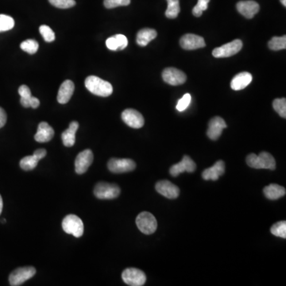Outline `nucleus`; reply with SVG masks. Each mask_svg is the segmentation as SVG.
Instances as JSON below:
<instances>
[{"instance_id": "obj_39", "label": "nucleus", "mask_w": 286, "mask_h": 286, "mask_svg": "<svg viewBox=\"0 0 286 286\" xmlns=\"http://www.w3.org/2000/svg\"><path fill=\"white\" fill-rule=\"evenodd\" d=\"M116 38L118 43V50H122L127 47L128 45V40L127 37L123 34H116Z\"/></svg>"}, {"instance_id": "obj_9", "label": "nucleus", "mask_w": 286, "mask_h": 286, "mask_svg": "<svg viewBox=\"0 0 286 286\" xmlns=\"http://www.w3.org/2000/svg\"><path fill=\"white\" fill-rule=\"evenodd\" d=\"M109 170L114 173H127L136 168L135 162L128 158H112L107 163Z\"/></svg>"}, {"instance_id": "obj_7", "label": "nucleus", "mask_w": 286, "mask_h": 286, "mask_svg": "<svg viewBox=\"0 0 286 286\" xmlns=\"http://www.w3.org/2000/svg\"><path fill=\"white\" fill-rule=\"evenodd\" d=\"M243 48V42L239 39H236L232 42L219 46L212 51L213 57L217 58H224L232 57L237 54Z\"/></svg>"}, {"instance_id": "obj_29", "label": "nucleus", "mask_w": 286, "mask_h": 286, "mask_svg": "<svg viewBox=\"0 0 286 286\" xmlns=\"http://www.w3.org/2000/svg\"><path fill=\"white\" fill-rule=\"evenodd\" d=\"M270 232L273 236H278L280 238H286V222L280 221L274 223L271 227Z\"/></svg>"}, {"instance_id": "obj_15", "label": "nucleus", "mask_w": 286, "mask_h": 286, "mask_svg": "<svg viewBox=\"0 0 286 286\" xmlns=\"http://www.w3.org/2000/svg\"><path fill=\"white\" fill-rule=\"evenodd\" d=\"M197 168V166L190 157L188 155L184 156L182 162H180L177 164L173 165L169 169V173L173 177H177L181 173L188 172V173H193Z\"/></svg>"}, {"instance_id": "obj_12", "label": "nucleus", "mask_w": 286, "mask_h": 286, "mask_svg": "<svg viewBox=\"0 0 286 286\" xmlns=\"http://www.w3.org/2000/svg\"><path fill=\"white\" fill-rule=\"evenodd\" d=\"M180 45L184 50H193L205 47L206 43L203 37H201L199 35L187 34L184 35L180 40Z\"/></svg>"}, {"instance_id": "obj_10", "label": "nucleus", "mask_w": 286, "mask_h": 286, "mask_svg": "<svg viewBox=\"0 0 286 286\" xmlns=\"http://www.w3.org/2000/svg\"><path fill=\"white\" fill-rule=\"evenodd\" d=\"M122 119L129 127L139 129L144 126L145 120L142 114L135 109H126L122 113Z\"/></svg>"}, {"instance_id": "obj_25", "label": "nucleus", "mask_w": 286, "mask_h": 286, "mask_svg": "<svg viewBox=\"0 0 286 286\" xmlns=\"http://www.w3.org/2000/svg\"><path fill=\"white\" fill-rule=\"evenodd\" d=\"M168 7L166 9V16L168 18H176L181 11L179 0H166Z\"/></svg>"}, {"instance_id": "obj_2", "label": "nucleus", "mask_w": 286, "mask_h": 286, "mask_svg": "<svg viewBox=\"0 0 286 286\" xmlns=\"http://www.w3.org/2000/svg\"><path fill=\"white\" fill-rule=\"evenodd\" d=\"M247 163L250 167L253 168H266L273 170L276 168L274 157L267 152H262L259 155L255 153H250L247 157Z\"/></svg>"}, {"instance_id": "obj_19", "label": "nucleus", "mask_w": 286, "mask_h": 286, "mask_svg": "<svg viewBox=\"0 0 286 286\" xmlns=\"http://www.w3.org/2000/svg\"><path fill=\"white\" fill-rule=\"evenodd\" d=\"M74 83L70 80L64 81L60 87L58 94H57V101L61 104H66L70 101L73 92H74Z\"/></svg>"}, {"instance_id": "obj_16", "label": "nucleus", "mask_w": 286, "mask_h": 286, "mask_svg": "<svg viewBox=\"0 0 286 286\" xmlns=\"http://www.w3.org/2000/svg\"><path fill=\"white\" fill-rule=\"evenodd\" d=\"M225 128H227L225 121L219 116H216L208 123L207 135L210 139L217 140L220 137L221 134Z\"/></svg>"}, {"instance_id": "obj_21", "label": "nucleus", "mask_w": 286, "mask_h": 286, "mask_svg": "<svg viewBox=\"0 0 286 286\" xmlns=\"http://www.w3.org/2000/svg\"><path fill=\"white\" fill-rule=\"evenodd\" d=\"M252 75L250 72H240L232 79L231 87L235 91H240L249 85L250 84L252 83Z\"/></svg>"}, {"instance_id": "obj_36", "label": "nucleus", "mask_w": 286, "mask_h": 286, "mask_svg": "<svg viewBox=\"0 0 286 286\" xmlns=\"http://www.w3.org/2000/svg\"><path fill=\"white\" fill-rule=\"evenodd\" d=\"M131 0H104L103 4L107 9L116 8L120 6H128Z\"/></svg>"}, {"instance_id": "obj_37", "label": "nucleus", "mask_w": 286, "mask_h": 286, "mask_svg": "<svg viewBox=\"0 0 286 286\" xmlns=\"http://www.w3.org/2000/svg\"><path fill=\"white\" fill-rule=\"evenodd\" d=\"M191 101H192V97H191L190 94L187 93V94L184 95L183 97L179 100L178 103H177V107H176L177 111L180 112L185 111L190 104Z\"/></svg>"}, {"instance_id": "obj_8", "label": "nucleus", "mask_w": 286, "mask_h": 286, "mask_svg": "<svg viewBox=\"0 0 286 286\" xmlns=\"http://www.w3.org/2000/svg\"><path fill=\"white\" fill-rule=\"evenodd\" d=\"M123 282L128 286H144L147 281V276L142 270L136 268H128L125 269L122 273Z\"/></svg>"}, {"instance_id": "obj_4", "label": "nucleus", "mask_w": 286, "mask_h": 286, "mask_svg": "<svg viewBox=\"0 0 286 286\" xmlns=\"http://www.w3.org/2000/svg\"><path fill=\"white\" fill-rule=\"evenodd\" d=\"M136 224L143 234L151 235L156 232L157 222L153 215L150 212H141L136 218Z\"/></svg>"}, {"instance_id": "obj_14", "label": "nucleus", "mask_w": 286, "mask_h": 286, "mask_svg": "<svg viewBox=\"0 0 286 286\" xmlns=\"http://www.w3.org/2000/svg\"><path fill=\"white\" fill-rule=\"evenodd\" d=\"M155 188L158 193L164 196L168 199H176L180 194L179 188L167 180L157 182L156 184Z\"/></svg>"}, {"instance_id": "obj_30", "label": "nucleus", "mask_w": 286, "mask_h": 286, "mask_svg": "<svg viewBox=\"0 0 286 286\" xmlns=\"http://www.w3.org/2000/svg\"><path fill=\"white\" fill-rule=\"evenodd\" d=\"M15 26V20L11 16L0 15V32L10 31Z\"/></svg>"}, {"instance_id": "obj_31", "label": "nucleus", "mask_w": 286, "mask_h": 286, "mask_svg": "<svg viewBox=\"0 0 286 286\" xmlns=\"http://www.w3.org/2000/svg\"><path fill=\"white\" fill-rule=\"evenodd\" d=\"M20 47L25 52H28L30 54H34L37 52L39 45L35 40L27 39L21 43Z\"/></svg>"}, {"instance_id": "obj_11", "label": "nucleus", "mask_w": 286, "mask_h": 286, "mask_svg": "<svg viewBox=\"0 0 286 286\" xmlns=\"http://www.w3.org/2000/svg\"><path fill=\"white\" fill-rule=\"evenodd\" d=\"M162 78L166 83L177 86L185 83L187 77L181 70L175 68H167L162 72Z\"/></svg>"}, {"instance_id": "obj_13", "label": "nucleus", "mask_w": 286, "mask_h": 286, "mask_svg": "<svg viewBox=\"0 0 286 286\" xmlns=\"http://www.w3.org/2000/svg\"><path fill=\"white\" fill-rule=\"evenodd\" d=\"M93 162V153L91 150H85L79 153L75 162V168L78 174H83L88 169Z\"/></svg>"}, {"instance_id": "obj_22", "label": "nucleus", "mask_w": 286, "mask_h": 286, "mask_svg": "<svg viewBox=\"0 0 286 286\" xmlns=\"http://www.w3.org/2000/svg\"><path fill=\"white\" fill-rule=\"evenodd\" d=\"M79 128V123L76 121L71 122L69 127L61 135L63 144L66 147H72L76 142V133Z\"/></svg>"}, {"instance_id": "obj_40", "label": "nucleus", "mask_w": 286, "mask_h": 286, "mask_svg": "<svg viewBox=\"0 0 286 286\" xmlns=\"http://www.w3.org/2000/svg\"><path fill=\"white\" fill-rule=\"evenodd\" d=\"M7 120V114L2 107H0V128L4 127Z\"/></svg>"}, {"instance_id": "obj_26", "label": "nucleus", "mask_w": 286, "mask_h": 286, "mask_svg": "<svg viewBox=\"0 0 286 286\" xmlns=\"http://www.w3.org/2000/svg\"><path fill=\"white\" fill-rule=\"evenodd\" d=\"M38 161L39 160L37 159L35 156H26L20 161V166L23 170H32L34 168H36Z\"/></svg>"}, {"instance_id": "obj_1", "label": "nucleus", "mask_w": 286, "mask_h": 286, "mask_svg": "<svg viewBox=\"0 0 286 286\" xmlns=\"http://www.w3.org/2000/svg\"><path fill=\"white\" fill-rule=\"evenodd\" d=\"M84 84L87 89L96 96L107 97L111 96L113 92V87L109 82L103 81L96 76L87 77Z\"/></svg>"}, {"instance_id": "obj_17", "label": "nucleus", "mask_w": 286, "mask_h": 286, "mask_svg": "<svg viewBox=\"0 0 286 286\" xmlns=\"http://www.w3.org/2000/svg\"><path fill=\"white\" fill-rule=\"evenodd\" d=\"M238 12L247 18H253L255 15L259 11V4L253 0H247L240 1L236 5Z\"/></svg>"}, {"instance_id": "obj_41", "label": "nucleus", "mask_w": 286, "mask_h": 286, "mask_svg": "<svg viewBox=\"0 0 286 286\" xmlns=\"http://www.w3.org/2000/svg\"><path fill=\"white\" fill-rule=\"evenodd\" d=\"M46 154H47V152H46L45 149H38L37 151H34L33 155L37 157V159L40 161V160L42 159V158L46 157Z\"/></svg>"}, {"instance_id": "obj_18", "label": "nucleus", "mask_w": 286, "mask_h": 286, "mask_svg": "<svg viewBox=\"0 0 286 286\" xmlns=\"http://www.w3.org/2000/svg\"><path fill=\"white\" fill-rule=\"evenodd\" d=\"M224 173H225V164L220 160L216 162L214 166L206 168L202 173V177L205 181H209V180L217 181L220 176L224 174Z\"/></svg>"}, {"instance_id": "obj_27", "label": "nucleus", "mask_w": 286, "mask_h": 286, "mask_svg": "<svg viewBox=\"0 0 286 286\" xmlns=\"http://www.w3.org/2000/svg\"><path fill=\"white\" fill-rule=\"evenodd\" d=\"M18 93L21 96V104L24 107H31L30 102H31L32 95H31V89L30 87L26 85L20 86L18 88Z\"/></svg>"}, {"instance_id": "obj_35", "label": "nucleus", "mask_w": 286, "mask_h": 286, "mask_svg": "<svg viewBox=\"0 0 286 286\" xmlns=\"http://www.w3.org/2000/svg\"><path fill=\"white\" fill-rule=\"evenodd\" d=\"M210 0H198L197 4L195 6L194 8L192 10V14L196 17H201L203 14V11L208 9V2Z\"/></svg>"}, {"instance_id": "obj_20", "label": "nucleus", "mask_w": 286, "mask_h": 286, "mask_svg": "<svg viewBox=\"0 0 286 286\" xmlns=\"http://www.w3.org/2000/svg\"><path fill=\"white\" fill-rule=\"evenodd\" d=\"M54 131L46 122H40L34 139L37 142H48L53 138Z\"/></svg>"}, {"instance_id": "obj_3", "label": "nucleus", "mask_w": 286, "mask_h": 286, "mask_svg": "<svg viewBox=\"0 0 286 286\" xmlns=\"http://www.w3.org/2000/svg\"><path fill=\"white\" fill-rule=\"evenodd\" d=\"M62 228L67 234L72 235L76 238H80L84 234L83 221L76 215H68L65 217Z\"/></svg>"}, {"instance_id": "obj_23", "label": "nucleus", "mask_w": 286, "mask_h": 286, "mask_svg": "<svg viewBox=\"0 0 286 286\" xmlns=\"http://www.w3.org/2000/svg\"><path fill=\"white\" fill-rule=\"evenodd\" d=\"M263 193L267 199L271 201H276L284 197L286 195V188L282 186L278 185L277 184H271L265 187Z\"/></svg>"}, {"instance_id": "obj_32", "label": "nucleus", "mask_w": 286, "mask_h": 286, "mask_svg": "<svg viewBox=\"0 0 286 286\" xmlns=\"http://www.w3.org/2000/svg\"><path fill=\"white\" fill-rule=\"evenodd\" d=\"M273 109L279 114L282 118H286V98L276 99L273 102Z\"/></svg>"}, {"instance_id": "obj_5", "label": "nucleus", "mask_w": 286, "mask_h": 286, "mask_svg": "<svg viewBox=\"0 0 286 286\" xmlns=\"http://www.w3.org/2000/svg\"><path fill=\"white\" fill-rule=\"evenodd\" d=\"M94 194L100 200L116 199L120 194V188L115 184L100 182L95 187Z\"/></svg>"}, {"instance_id": "obj_44", "label": "nucleus", "mask_w": 286, "mask_h": 286, "mask_svg": "<svg viewBox=\"0 0 286 286\" xmlns=\"http://www.w3.org/2000/svg\"><path fill=\"white\" fill-rule=\"evenodd\" d=\"M1 222H2V223H5V222H6V220H5V219H2V220L1 221Z\"/></svg>"}, {"instance_id": "obj_6", "label": "nucleus", "mask_w": 286, "mask_h": 286, "mask_svg": "<svg viewBox=\"0 0 286 286\" xmlns=\"http://www.w3.org/2000/svg\"><path fill=\"white\" fill-rule=\"evenodd\" d=\"M36 269L33 267H20L15 269L9 277L10 285L12 286H21L27 280L33 278Z\"/></svg>"}, {"instance_id": "obj_33", "label": "nucleus", "mask_w": 286, "mask_h": 286, "mask_svg": "<svg viewBox=\"0 0 286 286\" xmlns=\"http://www.w3.org/2000/svg\"><path fill=\"white\" fill-rule=\"evenodd\" d=\"M39 32L46 42H52L55 40V34L50 26L42 25L39 27Z\"/></svg>"}, {"instance_id": "obj_24", "label": "nucleus", "mask_w": 286, "mask_h": 286, "mask_svg": "<svg viewBox=\"0 0 286 286\" xmlns=\"http://www.w3.org/2000/svg\"><path fill=\"white\" fill-rule=\"evenodd\" d=\"M157 36V31L153 29L144 28L138 31L136 42L138 46H147L151 41H153Z\"/></svg>"}, {"instance_id": "obj_38", "label": "nucleus", "mask_w": 286, "mask_h": 286, "mask_svg": "<svg viewBox=\"0 0 286 286\" xmlns=\"http://www.w3.org/2000/svg\"><path fill=\"white\" fill-rule=\"evenodd\" d=\"M106 46L111 50H118V43L116 35H114L112 37L107 38V41H106Z\"/></svg>"}, {"instance_id": "obj_28", "label": "nucleus", "mask_w": 286, "mask_h": 286, "mask_svg": "<svg viewBox=\"0 0 286 286\" xmlns=\"http://www.w3.org/2000/svg\"><path fill=\"white\" fill-rule=\"evenodd\" d=\"M269 48L273 51L281 50L286 49V36L283 37H273L268 43Z\"/></svg>"}, {"instance_id": "obj_43", "label": "nucleus", "mask_w": 286, "mask_h": 286, "mask_svg": "<svg viewBox=\"0 0 286 286\" xmlns=\"http://www.w3.org/2000/svg\"><path fill=\"white\" fill-rule=\"evenodd\" d=\"M281 2H282V5H283V6H284V7H286V0H281Z\"/></svg>"}, {"instance_id": "obj_34", "label": "nucleus", "mask_w": 286, "mask_h": 286, "mask_svg": "<svg viewBox=\"0 0 286 286\" xmlns=\"http://www.w3.org/2000/svg\"><path fill=\"white\" fill-rule=\"evenodd\" d=\"M49 2L53 7L60 9H68L74 7L76 5L75 0H49Z\"/></svg>"}, {"instance_id": "obj_42", "label": "nucleus", "mask_w": 286, "mask_h": 286, "mask_svg": "<svg viewBox=\"0 0 286 286\" xmlns=\"http://www.w3.org/2000/svg\"><path fill=\"white\" fill-rule=\"evenodd\" d=\"M2 207H3V202H2V198L0 195V215L2 213Z\"/></svg>"}]
</instances>
